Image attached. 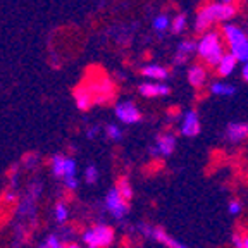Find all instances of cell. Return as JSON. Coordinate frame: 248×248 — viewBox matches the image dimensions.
<instances>
[{"label": "cell", "mask_w": 248, "mask_h": 248, "mask_svg": "<svg viewBox=\"0 0 248 248\" xmlns=\"http://www.w3.org/2000/svg\"><path fill=\"white\" fill-rule=\"evenodd\" d=\"M114 114H116L117 119L124 124H138V123H141V119H143V116H141V112H140L138 105L131 100H124V102L116 104V107H114Z\"/></svg>", "instance_id": "cell-9"}, {"label": "cell", "mask_w": 248, "mask_h": 248, "mask_svg": "<svg viewBox=\"0 0 248 248\" xmlns=\"http://www.w3.org/2000/svg\"><path fill=\"white\" fill-rule=\"evenodd\" d=\"M195 52H197V42H193V40H183L178 45V52L176 54L188 57V55L195 54Z\"/></svg>", "instance_id": "cell-28"}, {"label": "cell", "mask_w": 248, "mask_h": 248, "mask_svg": "<svg viewBox=\"0 0 248 248\" xmlns=\"http://www.w3.org/2000/svg\"><path fill=\"white\" fill-rule=\"evenodd\" d=\"M210 93H212V95H217V97H231V95L236 93V86L217 81V83H212V85H210Z\"/></svg>", "instance_id": "cell-22"}, {"label": "cell", "mask_w": 248, "mask_h": 248, "mask_svg": "<svg viewBox=\"0 0 248 248\" xmlns=\"http://www.w3.org/2000/svg\"><path fill=\"white\" fill-rule=\"evenodd\" d=\"M236 59L232 57L231 54H224L222 55V59L219 61V64H217V74L219 76H229V74H232V71H234V67H236Z\"/></svg>", "instance_id": "cell-19"}, {"label": "cell", "mask_w": 248, "mask_h": 248, "mask_svg": "<svg viewBox=\"0 0 248 248\" xmlns=\"http://www.w3.org/2000/svg\"><path fill=\"white\" fill-rule=\"evenodd\" d=\"M138 92L141 97L154 98V97H166L170 93V88L166 83H141L138 86Z\"/></svg>", "instance_id": "cell-12"}, {"label": "cell", "mask_w": 248, "mask_h": 248, "mask_svg": "<svg viewBox=\"0 0 248 248\" xmlns=\"http://www.w3.org/2000/svg\"><path fill=\"white\" fill-rule=\"evenodd\" d=\"M224 136L229 143H241L243 140L248 138V124L240 123V121H232L226 126Z\"/></svg>", "instance_id": "cell-11"}, {"label": "cell", "mask_w": 248, "mask_h": 248, "mask_svg": "<svg viewBox=\"0 0 248 248\" xmlns=\"http://www.w3.org/2000/svg\"><path fill=\"white\" fill-rule=\"evenodd\" d=\"M42 162V155L38 152H26V154L21 157V162L19 166L23 167L24 170H35L36 167L40 166Z\"/></svg>", "instance_id": "cell-20"}, {"label": "cell", "mask_w": 248, "mask_h": 248, "mask_svg": "<svg viewBox=\"0 0 248 248\" xmlns=\"http://www.w3.org/2000/svg\"><path fill=\"white\" fill-rule=\"evenodd\" d=\"M104 210L110 214L117 222H123L124 217L129 214V203H126L121 198V195L117 193V190L112 186L104 198Z\"/></svg>", "instance_id": "cell-7"}, {"label": "cell", "mask_w": 248, "mask_h": 248, "mask_svg": "<svg viewBox=\"0 0 248 248\" xmlns=\"http://www.w3.org/2000/svg\"><path fill=\"white\" fill-rule=\"evenodd\" d=\"M241 248H248V234L241 236Z\"/></svg>", "instance_id": "cell-33"}, {"label": "cell", "mask_w": 248, "mask_h": 248, "mask_svg": "<svg viewBox=\"0 0 248 248\" xmlns=\"http://www.w3.org/2000/svg\"><path fill=\"white\" fill-rule=\"evenodd\" d=\"M176 145H178V140H176L174 133H160L155 138V145L148 148V154L152 157H169V155L174 154Z\"/></svg>", "instance_id": "cell-8"}, {"label": "cell", "mask_w": 248, "mask_h": 248, "mask_svg": "<svg viewBox=\"0 0 248 248\" xmlns=\"http://www.w3.org/2000/svg\"><path fill=\"white\" fill-rule=\"evenodd\" d=\"M202 124H200V116L195 108L186 110L181 116V124H179V133L186 138H195L200 135Z\"/></svg>", "instance_id": "cell-10"}, {"label": "cell", "mask_w": 248, "mask_h": 248, "mask_svg": "<svg viewBox=\"0 0 248 248\" xmlns=\"http://www.w3.org/2000/svg\"><path fill=\"white\" fill-rule=\"evenodd\" d=\"M236 14V7L234 5H224V4H209L205 7H202L200 12L197 14L195 19V30L198 33H205L214 23H226L228 19L234 17Z\"/></svg>", "instance_id": "cell-1"}, {"label": "cell", "mask_w": 248, "mask_h": 248, "mask_svg": "<svg viewBox=\"0 0 248 248\" xmlns=\"http://www.w3.org/2000/svg\"><path fill=\"white\" fill-rule=\"evenodd\" d=\"M114 188H116L117 193L121 195V198H123L126 203H129V202L133 200L135 190H133V185L128 176H119V178L116 179V186H114Z\"/></svg>", "instance_id": "cell-15"}, {"label": "cell", "mask_w": 248, "mask_h": 248, "mask_svg": "<svg viewBox=\"0 0 248 248\" xmlns=\"http://www.w3.org/2000/svg\"><path fill=\"white\" fill-rule=\"evenodd\" d=\"M241 74H243V79L248 83V61L245 62V66H243V69H241Z\"/></svg>", "instance_id": "cell-32"}, {"label": "cell", "mask_w": 248, "mask_h": 248, "mask_svg": "<svg viewBox=\"0 0 248 248\" xmlns=\"http://www.w3.org/2000/svg\"><path fill=\"white\" fill-rule=\"evenodd\" d=\"M73 98H74V104L76 107L81 110V112H88L90 108L93 105V100H92V95H90L88 88L85 85H79L73 90Z\"/></svg>", "instance_id": "cell-13"}, {"label": "cell", "mask_w": 248, "mask_h": 248, "mask_svg": "<svg viewBox=\"0 0 248 248\" xmlns=\"http://www.w3.org/2000/svg\"><path fill=\"white\" fill-rule=\"evenodd\" d=\"M19 172H21L19 162L12 164V166L9 167L7 172H5V178H7V188L19 191Z\"/></svg>", "instance_id": "cell-21"}, {"label": "cell", "mask_w": 248, "mask_h": 248, "mask_svg": "<svg viewBox=\"0 0 248 248\" xmlns=\"http://www.w3.org/2000/svg\"><path fill=\"white\" fill-rule=\"evenodd\" d=\"M66 248H81V247H79V245L74 243V241H73V243H67V245H66Z\"/></svg>", "instance_id": "cell-34"}, {"label": "cell", "mask_w": 248, "mask_h": 248, "mask_svg": "<svg viewBox=\"0 0 248 248\" xmlns=\"http://www.w3.org/2000/svg\"><path fill=\"white\" fill-rule=\"evenodd\" d=\"M64 162H66V155L64 154H54L48 159V166H50L52 176L59 181H62L64 178Z\"/></svg>", "instance_id": "cell-16"}, {"label": "cell", "mask_w": 248, "mask_h": 248, "mask_svg": "<svg viewBox=\"0 0 248 248\" xmlns=\"http://www.w3.org/2000/svg\"><path fill=\"white\" fill-rule=\"evenodd\" d=\"M86 248H110L116 241V229L105 222H93L81 231Z\"/></svg>", "instance_id": "cell-3"}, {"label": "cell", "mask_w": 248, "mask_h": 248, "mask_svg": "<svg viewBox=\"0 0 248 248\" xmlns=\"http://www.w3.org/2000/svg\"><path fill=\"white\" fill-rule=\"evenodd\" d=\"M59 248H66V245H61V247H59Z\"/></svg>", "instance_id": "cell-36"}, {"label": "cell", "mask_w": 248, "mask_h": 248, "mask_svg": "<svg viewBox=\"0 0 248 248\" xmlns=\"http://www.w3.org/2000/svg\"><path fill=\"white\" fill-rule=\"evenodd\" d=\"M141 74H143L145 78H150V79H159V81H162V79H167V78H169V71H167L166 67L159 66V64H148V66H145L143 69H141Z\"/></svg>", "instance_id": "cell-18"}, {"label": "cell", "mask_w": 248, "mask_h": 248, "mask_svg": "<svg viewBox=\"0 0 248 248\" xmlns=\"http://www.w3.org/2000/svg\"><path fill=\"white\" fill-rule=\"evenodd\" d=\"M188 81H190V85L195 86V88H202V86L205 85V81H207L205 67L200 66V64H195V66H191L190 69H188Z\"/></svg>", "instance_id": "cell-14"}, {"label": "cell", "mask_w": 248, "mask_h": 248, "mask_svg": "<svg viewBox=\"0 0 248 248\" xmlns=\"http://www.w3.org/2000/svg\"><path fill=\"white\" fill-rule=\"evenodd\" d=\"M86 88H88L90 95H92L93 104L98 105H107L116 98V86L110 78L102 76V78H95L90 83H86Z\"/></svg>", "instance_id": "cell-5"}, {"label": "cell", "mask_w": 248, "mask_h": 248, "mask_svg": "<svg viewBox=\"0 0 248 248\" xmlns=\"http://www.w3.org/2000/svg\"><path fill=\"white\" fill-rule=\"evenodd\" d=\"M61 241H59V238L55 236L54 232H50V234H48V236L45 238V240L42 241V245H40L38 248H59L61 247Z\"/></svg>", "instance_id": "cell-29"}, {"label": "cell", "mask_w": 248, "mask_h": 248, "mask_svg": "<svg viewBox=\"0 0 248 248\" xmlns=\"http://www.w3.org/2000/svg\"><path fill=\"white\" fill-rule=\"evenodd\" d=\"M219 4H224V5H232V0H219Z\"/></svg>", "instance_id": "cell-35"}, {"label": "cell", "mask_w": 248, "mask_h": 248, "mask_svg": "<svg viewBox=\"0 0 248 248\" xmlns=\"http://www.w3.org/2000/svg\"><path fill=\"white\" fill-rule=\"evenodd\" d=\"M105 136H107V140H110V141H121L124 136V131L117 124L108 123L107 126H105Z\"/></svg>", "instance_id": "cell-25"}, {"label": "cell", "mask_w": 248, "mask_h": 248, "mask_svg": "<svg viewBox=\"0 0 248 248\" xmlns=\"http://www.w3.org/2000/svg\"><path fill=\"white\" fill-rule=\"evenodd\" d=\"M69 178H78V162L74 157L71 155H66V162H64V179H69Z\"/></svg>", "instance_id": "cell-24"}, {"label": "cell", "mask_w": 248, "mask_h": 248, "mask_svg": "<svg viewBox=\"0 0 248 248\" xmlns=\"http://www.w3.org/2000/svg\"><path fill=\"white\" fill-rule=\"evenodd\" d=\"M98 129H100L98 126H92V128L86 131V136H88V138H95V135L98 133Z\"/></svg>", "instance_id": "cell-31"}, {"label": "cell", "mask_w": 248, "mask_h": 248, "mask_svg": "<svg viewBox=\"0 0 248 248\" xmlns=\"http://www.w3.org/2000/svg\"><path fill=\"white\" fill-rule=\"evenodd\" d=\"M138 232L147 240H152L155 243H160L166 248H188L185 243L178 241L176 238H172L166 229H162L160 226L148 224V222H140L138 224Z\"/></svg>", "instance_id": "cell-6"}, {"label": "cell", "mask_w": 248, "mask_h": 248, "mask_svg": "<svg viewBox=\"0 0 248 248\" xmlns=\"http://www.w3.org/2000/svg\"><path fill=\"white\" fill-rule=\"evenodd\" d=\"M222 35L228 40L229 54L236 59L238 62H247L248 61V35L241 30L240 26L234 24H224L222 26Z\"/></svg>", "instance_id": "cell-4"}, {"label": "cell", "mask_w": 248, "mask_h": 248, "mask_svg": "<svg viewBox=\"0 0 248 248\" xmlns=\"http://www.w3.org/2000/svg\"><path fill=\"white\" fill-rule=\"evenodd\" d=\"M186 23H188V17H186V14H178L174 17V19L170 21V31L174 33V35H179V33H183L186 28Z\"/></svg>", "instance_id": "cell-26"}, {"label": "cell", "mask_w": 248, "mask_h": 248, "mask_svg": "<svg viewBox=\"0 0 248 248\" xmlns=\"http://www.w3.org/2000/svg\"><path fill=\"white\" fill-rule=\"evenodd\" d=\"M152 26H154V30L157 31V35L162 38L164 33L167 31V28L170 26V19L167 14H159L157 17H154V21H152Z\"/></svg>", "instance_id": "cell-23"}, {"label": "cell", "mask_w": 248, "mask_h": 248, "mask_svg": "<svg viewBox=\"0 0 248 248\" xmlns=\"http://www.w3.org/2000/svg\"><path fill=\"white\" fill-rule=\"evenodd\" d=\"M98 178H100V170L95 164H88L85 169V183L86 185H95L98 183Z\"/></svg>", "instance_id": "cell-27"}, {"label": "cell", "mask_w": 248, "mask_h": 248, "mask_svg": "<svg viewBox=\"0 0 248 248\" xmlns=\"http://www.w3.org/2000/svg\"><path fill=\"white\" fill-rule=\"evenodd\" d=\"M197 54L207 66L216 67L224 55V43H222L221 35L214 30L205 31L200 42L197 43Z\"/></svg>", "instance_id": "cell-2"}, {"label": "cell", "mask_w": 248, "mask_h": 248, "mask_svg": "<svg viewBox=\"0 0 248 248\" xmlns=\"http://www.w3.org/2000/svg\"><path fill=\"white\" fill-rule=\"evenodd\" d=\"M241 210H243V203H241V200H238V198H232L228 203V212L231 214V216H240Z\"/></svg>", "instance_id": "cell-30"}, {"label": "cell", "mask_w": 248, "mask_h": 248, "mask_svg": "<svg viewBox=\"0 0 248 248\" xmlns=\"http://www.w3.org/2000/svg\"><path fill=\"white\" fill-rule=\"evenodd\" d=\"M54 221L57 222V226H64L69 221V207L64 200L57 198L54 205Z\"/></svg>", "instance_id": "cell-17"}]
</instances>
